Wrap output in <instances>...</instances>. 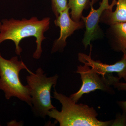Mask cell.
Returning a JSON list of instances; mask_svg holds the SVG:
<instances>
[{
  "label": "cell",
  "instance_id": "1",
  "mask_svg": "<svg viewBox=\"0 0 126 126\" xmlns=\"http://www.w3.org/2000/svg\"><path fill=\"white\" fill-rule=\"evenodd\" d=\"M50 19L49 17H46L39 20L36 17L29 19H2L0 30V44L5 41H12L15 45L16 53L20 55L23 51L20 46L21 41L24 38L34 36L36 38V48L33 57L38 59L43 52L42 44L46 38L44 33L49 29Z\"/></svg>",
  "mask_w": 126,
  "mask_h": 126
},
{
  "label": "cell",
  "instance_id": "2",
  "mask_svg": "<svg viewBox=\"0 0 126 126\" xmlns=\"http://www.w3.org/2000/svg\"><path fill=\"white\" fill-rule=\"evenodd\" d=\"M54 86L53 98L62 105L60 111L54 109L48 112L47 116L58 122L60 126H111L113 120L102 121L97 119L98 115L93 108L74 102L70 97L59 93Z\"/></svg>",
  "mask_w": 126,
  "mask_h": 126
},
{
  "label": "cell",
  "instance_id": "3",
  "mask_svg": "<svg viewBox=\"0 0 126 126\" xmlns=\"http://www.w3.org/2000/svg\"><path fill=\"white\" fill-rule=\"evenodd\" d=\"M25 69L29 73L31 72L17 56L6 59L0 52V90L3 91L7 100L16 97L32 107L29 88L23 85L20 79V72Z\"/></svg>",
  "mask_w": 126,
  "mask_h": 126
},
{
  "label": "cell",
  "instance_id": "4",
  "mask_svg": "<svg viewBox=\"0 0 126 126\" xmlns=\"http://www.w3.org/2000/svg\"><path fill=\"white\" fill-rule=\"evenodd\" d=\"M29 74L26 81L31 97L32 110L36 116L45 119L49 111L56 108L52 105L50 92L52 87L56 86L58 75L47 77L41 68L37 69L35 73L31 72Z\"/></svg>",
  "mask_w": 126,
  "mask_h": 126
},
{
  "label": "cell",
  "instance_id": "5",
  "mask_svg": "<svg viewBox=\"0 0 126 126\" xmlns=\"http://www.w3.org/2000/svg\"><path fill=\"white\" fill-rule=\"evenodd\" d=\"M76 73L80 75L82 82V84L79 90L69 97L76 103L83 94L94 92L97 89L109 94L115 93V91L109 83L106 77H100V75L94 72L88 65L84 64L83 66H78Z\"/></svg>",
  "mask_w": 126,
  "mask_h": 126
},
{
  "label": "cell",
  "instance_id": "6",
  "mask_svg": "<svg viewBox=\"0 0 126 126\" xmlns=\"http://www.w3.org/2000/svg\"><path fill=\"white\" fill-rule=\"evenodd\" d=\"M69 10L68 7L61 12L55 20V26L60 28V35L54 43L51 51L52 53L57 51H62L66 45L67 38L83 25L82 22H76L70 18Z\"/></svg>",
  "mask_w": 126,
  "mask_h": 126
},
{
  "label": "cell",
  "instance_id": "7",
  "mask_svg": "<svg viewBox=\"0 0 126 126\" xmlns=\"http://www.w3.org/2000/svg\"><path fill=\"white\" fill-rule=\"evenodd\" d=\"M91 50L89 55L79 53L78 54L79 61L88 65L94 72L103 78H105L106 74L116 73L120 79L123 78L126 81V58L124 55L119 61L113 64L109 65L92 59L91 57Z\"/></svg>",
  "mask_w": 126,
  "mask_h": 126
},
{
  "label": "cell",
  "instance_id": "8",
  "mask_svg": "<svg viewBox=\"0 0 126 126\" xmlns=\"http://www.w3.org/2000/svg\"><path fill=\"white\" fill-rule=\"evenodd\" d=\"M117 0H113L112 3L109 5V0H102L100 6L97 9H94L92 4L91 5V10L89 15L81 18L86 26V31L83 42L85 48L90 45L91 41L95 38L98 28V24L100 17L104 12L106 10H112L113 6L116 5Z\"/></svg>",
  "mask_w": 126,
  "mask_h": 126
},
{
  "label": "cell",
  "instance_id": "9",
  "mask_svg": "<svg viewBox=\"0 0 126 126\" xmlns=\"http://www.w3.org/2000/svg\"><path fill=\"white\" fill-rule=\"evenodd\" d=\"M113 49L123 52L126 50V22L111 25Z\"/></svg>",
  "mask_w": 126,
  "mask_h": 126
},
{
  "label": "cell",
  "instance_id": "10",
  "mask_svg": "<svg viewBox=\"0 0 126 126\" xmlns=\"http://www.w3.org/2000/svg\"><path fill=\"white\" fill-rule=\"evenodd\" d=\"M115 11L106 10L107 21L110 25L126 22V0H118Z\"/></svg>",
  "mask_w": 126,
  "mask_h": 126
},
{
  "label": "cell",
  "instance_id": "11",
  "mask_svg": "<svg viewBox=\"0 0 126 126\" xmlns=\"http://www.w3.org/2000/svg\"><path fill=\"white\" fill-rule=\"evenodd\" d=\"M90 0H68V7L71 10V18L73 20L79 22L82 17V13Z\"/></svg>",
  "mask_w": 126,
  "mask_h": 126
},
{
  "label": "cell",
  "instance_id": "12",
  "mask_svg": "<svg viewBox=\"0 0 126 126\" xmlns=\"http://www.w3.org/2000/svg\"><path fill=\"white\" fill-rule=\"evenodd\" d=\"M53 11L56 17L68 7L67 0H51Z\"/></svg>",
  "mask_w": 126,
  "mask_h": 126
},
{
  "label": "cell",
  "instance_id": "13",
  "mask_svg": "<svg viewBox=\"0 0 126 126\" xmlns=\"http://www.w3.org/2000/svg\"><path fill=\"white\" fill-rule=\"evenodd\" d=\"M109 83L110 86H112L119 91H126V83L119 82L120 79L118 77H115L112 74L107 75Z\"/></svg>",
  "mask_w": 126,
  "mask_h": 126
},
{
  "label": "cell",
  "instance_id": "14",
  "mask_svg": "<svg viewBox=\"0 0 126 126\" xmlns=\"http://www.w3.org/2000/svg\"><path fill=\"white\" fill-rule=\"evenodd\" d=\"M111 126H126V117L123 114L118 115L115 120H113Z\"/></svg>",
  "mask_w": 126,
  "mask_h": 126
},
{
  "label": "cell",
  "instance_id": "15",
  "mask_svg": "<svg viewBox=\"0 0 126 126\" xmlns=\"http://www.w3.org/2000/svg\"><path fill=\"white\" fill-rule=\"evenodd\" d=\"M118 105L122 110L123 114L126 117V101H121L117 102Z\"/></svg>",
  "mask_w": 126,
  "mask_h": 126
},
{
  "label": "cell",
  "instance_id": "16",
  "mask_svg": "<svg viewBox=\"0 0 126 126\" xmlns=\"http://www.w3.org/2000/svg\"><path fill=\"white\" fill-rule=\"evenodd\" d=\"M123 55H124V56H126V50H124V52H123Z\"/></svg>",
  "mask_w": 126,
  "mask_h": 126
},
{
  "label": "cell",
  "instance_id": "17",
  "mask_svg": "<svg viewBox=\"0 0 126 126\" xmlns=\"http://www.w3.org/2000/svg\"><path fill=\"white\" fill-rule=\"evenodd\" d=\"M1 21H0V30L1 27Z\"/></svg>",
  "mask_w": 126,
  "mask_h": 126
},
{
  "label": "cell",
  "instance_id": "18",
  "mask_svg": "<svg viewBox=\"0 0 126 126\" xmlns=\"http://www.w3.org/2000/svg\"><path fill=\"white\" fill-rule=\"evenodd\" d=\"M0 126H1V124H0Z\"/></svg>",
  "mask_w": 126,
  "mask_h": 126
}]
</instances>
